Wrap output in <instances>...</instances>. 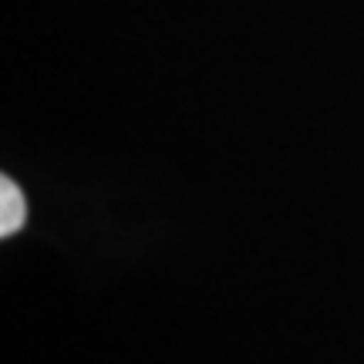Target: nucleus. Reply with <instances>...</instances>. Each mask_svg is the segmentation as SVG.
Returning a JSON list of instances; mask_svg holds the SVG:
<instances>
[{"label": "nucleus", "mask_w": 364, "mask_h": 364, "mask_svg": "<svg viewBox=\"0 0 364 364\" xmlns=\"http://www.w3.org/2000/svg\"><path fill=\"white\" fill-rule=\"evenodd\" d=\"M0 206H4V220H0V236L7 240V236H14L21 226H24L27 220V203H24V193L14 186V179H0Z\"/></svg>", "instance_id": "nucleus-1"}]
</instances>
